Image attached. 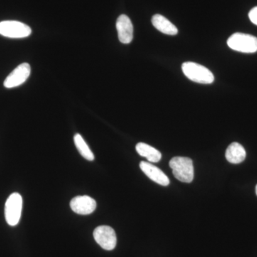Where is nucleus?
I'll return each instance as SVG.
<instances>
[{"instance_id": "nucleus-6", "label": "nucleus", "mask_w": 257, "mask_h": 257, "mask_svg": "<svg viewBox=\"0 0 257 257\" xmlns=\"http://www.w3.org/2000/svg\"><path fill=\"white\" fill-rule=\"evenodd\" d=\"M96 242L104 249L111 251L116 245V236L114 230L109 226H99L93 233Z\"/></svg>"}, {"instance_id": "nucleus-2", "label": "nucleus", "mask_w": 257, "mask_h": 257, "mask_svg": "<svg viewBox=\"0 0 257 257\" xmlns=\"http://www.w3.org/2000/svg\"><path fill=\"white\" fill-rule=\"evenodd\" d=\"M182 68L184 75L193 82L204 84L214 82V74L209 69L201 64L192 62H184Z\"/></svg>"}, {"instance_id": "nucleus-9", "label": "nucleus", "mask_w": 257, "mask_h": 257, "mask_svg": "<svg viewBox=\"0 0 257 257\" xmlns=\"http://www.w3.org/2000/svg\"><path fill=\"white\" fill-rule=\"evenodd\" d=\"M118 38L122 44H130L133 40V25L131 20L125 15H120L116 20Z\"/></svg>"}, {"instance_id": "nucleus-5", "label": "nucleus", "mask_w": 257, "mask_h": 257, "mask_svg": "<svg viewBox=\"0 0 257 257\" xmlns=\"http://www.w3.org/2000/svg\"><path fill=\"white\" fill-rule=\"evenodd\" d=\"M32 30L28 25L18 21L0 23V35L9 38H25L30 36Z\"/></svg>"}, {"instance_id": "nucleus-10", "label": "nucleus", "mask_w": 257, "mask_h": 257, "mask_svg": "<svg viewBox=\"0 0 257 257\" xmlns=\"http://www.w3.org/2000/svg\"><path fill=\"white\" fill-rule=\"evenodd\" d=\"M140 167L144 173L156 183L162 186H168L170 184V179L167 176L156 166L143 161L140 162Z\"/></svg>"}, {"instance_id": "nucleus-13", "label": "nucleus", "mask_w": 257, "mask_h": 257, "mask_svg": "<svg viewBox=\"0 0 257 257\" xmlns=\"http://www.w3.org/2000/svg\"><path fill=\"white\" fill-rule=\"evenodd\" d=\"M136 150L140 156L145 157L150 162H158L162 159V154L157 149L147 145L140 143L137 145Z\"/></svg>"}, {"instance_id": "nucleus-12", "label": "nucleus", "mask_w": 257, "mask_h": 257, "mask_svg": "<svg viewBox=\"0 0 257 257\" xmlns=\"http://www.w3.org/2000/svg\"><path fill=\"white\" fill-rule=\"evenodd\" d=\"M246 153L242 145L238 143H233L226 150V160L231 164H239L246 158Z\"/></svg>"}, {"instance_id": "nucleus-14", "label": "nucleus", "mask_w": 257, "mask_h": 257, "mask_svg": "<svg viewBox=\"0 0 257 257\" xmlns=\"http://www.w3.org/2000/svg\"><path fill=\"white\" fill-rule=\"evenodd\" d=\"M74 144L77 147V150L80 155H82L84 159L88 161H93L94 160V155L90 150L87 144L84 141V139L79 134H76L74 137Z\"/></svg>"}, {"instance_id": "nucleus-8", "label": "nucleus", "mask_w": 257, "mask_h": 257, "mask_svg": "<svg viewBox=\"0 0 257 257\" xmlns=\"http://www.w3.org/2000/svg\"><path fill=\"white\" fill-rule=\"evenodd\" d=\"M70 207L76 214L88 215L95 210L96 202L93 198L89 196H78L71 200Z\"/></svg>"}, {"instance_id": "nucleus-1", "label": "nucleus", "mask_w": 257, "mask_h": 257, "mask_svg": "<svg viewBox=\"0 0 257 257\" xmlns=\"http://www.w3.org/2000/svg\"><path fill=\"white\" fill-rule=\"evenodd\" d=\"M170 167L175 178L180 182L190 183L194 179V165L189 157H174L170 160Z\"/></svg>"}, {"instance_id": "nucleus-7", "label": "nucleus", "mask_w": 257, "mask_h": 257, "mask_svg": "<svg viewBox=\"0 0 257 257\" xmlns=\"http://www.w3.org/2000/svg\"><path fill=\"white\" fill-rule=\"evenodd\" d=\"M31 67L28 63L20 64L8 76L4 82L6 88H14L21 85L30 77Z\"/></svg>"}, {"instance_id": "nucleus-11", "label": "nucleus", "mask_w": 257, "mask_h": 257, "mask_svg": "<svg viewBox=\"0 0 257 257\" xmlns=\"http://www.w3.org/2000/svg\"><path fill=\"white\" fill-rule=\"evenodd\" d=\"M152 23L157 30L165 35H176L178 33L177 27L162 15H154L152 17Z\"/></svg>"}, {"instance_id": "nucleus-3", "label": "nucleus", "mask_w": 257, "mask_h": 257, "mask_svg": "<svg viewBox=\"0 0 257 257\" xmlns=\"http://www.w3.org/2000/svg\"><path fill=\"white\" fill-rule=\"evenodd\" d=\"M227 45L231 50L237 52L254 53L257 52V37L237 32L228 39Z\"/></svg>"}, {"instance_id": "nucleus-4", "label": "nucleus", "mask_w": 257, "mask_h": 257, "mask_svg": "<svg viewBox=\"0 0 257 257\" xmlns=\"http://www.w3.org/2000/svg\"><path fill=\"white\" fill-rule=\"evenodd\" d=\"M23 204V197L18 193H13L7 199L5 208V219L10 226H16L20 221Z\"/></svg>"}, {"instance_id": "nucleus-15", "label": "nucleus", "mask_w": 257, "mask_h": 257, "mask_svg": "<svg viewBox=\"0 0 257 257\" xmlns=\"http://www.w3.org/2000/svg\"><path fill=\"white\" fill-rule=\"evenodd\" d=\"M248 18L251 20V23L257 25V7H255L248 13Z\"/></svg>"}, {"instance_id": "nucleus-16", "label": "nucleus", "mask_w": 257, "mask_h": 257, "mask_svg": "<svg viewBox=\"0 0 257 257\" xmlns=\"http://www.w3.org/2000/svg\"><path fill=\"white\" fill-rule=\"evenodd\" d=\"M256 196H257V184L256 186Z\"/></svg>"}]
</instances>
